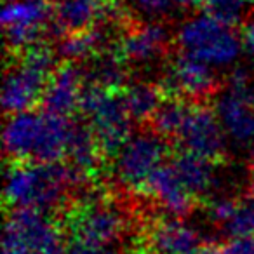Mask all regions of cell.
I'll return each instance as SVG.
<instances>
[{
    "mask_svg": "<svg viewBox=\"0 0 254 254\" xmlns=\"http://www.w3.org/2000/svg\"><path fill=\"white\" fill-rule=\"evenodd\" d=\"M191 106L193 105H190L187 99H181L180 96H169L167 99H164L160 103L159 110L150 119L152 120L153 131L162 134L164 138L176 139L185 120L190 115Z\"/></svg>",
    "mask_w": 254,
    "mask_h": 254,
    "instance_id": "obj_22",
    "label": "cell"
},
{
    "mask_svg": "<svg viewBox=\"0 0 254 254\" xmlns=\"http://www.w3.org/2000/svg\"><path fill=\"white\" fill-rule=\"evenodd\" d=\"M242 42H244V51H246L251 58H254V16H251V18L247 19L246 26H244Z\"/></svg>",
    "mask_w": 254,
    "mask_h": 254,
    "instance_id": "obj_32",
    "label": "cell"
},
{
    "mask_svg": "<svg viewBox=\"0 0 254 254\" xmlns=\"http://www.w3.org/2000/svg\"><path fill=\"white\" fill-rule=\"evenodd\" d=\"M200 4L204 5L205 12L232 26L239 25L247 9L253 7L251 0H200Z\"/></svg>",
    "mask_w": 254,
    "mask_h": 254,
    "instance_id": "obj_24",
    "label": "cell"
},
{
    "mask_svg": "<svg viewBox=\"0 0 254 254\" xmlns=\"http://www.w3.org/2000/svg\"><path fill=\"white\" fill-rule=\"evenodd\" d=\"M214 112L233 143L240 146L254 145V106L251 103L226 89L216 99Z\"/></svg>",
    "mask_w": 254,
    "mask_h": 254,
    "instance_id": "obj_14",
    "label": "cell"
},
{
    "mask_svg": "<svg viewBox=\"0 0 254 254\" xmlns=\"http://www.w3.org/2000/svg\"><path fill=\"white\" fill-rule=\"evenodd\" d=\"M87 180L89 174L71 164L18 162L5 173L4 198L12 209L49 212L63 204L70 188Z\"/></svg>",
    "mask_w": 254,
    "mask_h": 254,
    "instance_id": "obj_1",
    "label": "cell"
},
{
    "mask_svg": "<svg viewBox=\"0 0 254 254\" xmlns=\"http://www.w3.org/2000/svg\"><path fill=\"white\" fill-rule=\"evenodd\" d=\"M197 0H129V4L139 11L141 14L157 18V16H166L171 12L188 9L195 5Z\"/></svg>",
    "mask_w": 254,
    "mask_h": 254,
    "instance_id": "obj_26",
    "label": "cell"
},
{
    "mask_svg": "<svg viewBox=\"0 0 254 254\" xmlns=\"http://www.w3.org/2000/svg\"><path fill=\"white\" fill-rule=\"evenodd\" d=\"M126 61L127 60L122 53H101L99 51L87 71L89 84L119 91L127 78Z\"/></svg>",
    "mask_w": 254,
    "mask_h": 254,
    "instance_id": "obj_20",
    "label": "cell"
},
{
    "mask_svg": "<svg viewBox=\"0 0 254 254\" xmlns=\"http://www.w3.org/2000/svg\"><path fill=\"white\" fill-rule=\"evenodd\" d=\"M226 138L228 136L214 110L205 106H191L190 115L185 120L176 139L187 152L218 160L226 152Z\"/></svg>",
    "mask_w": 254,
    "mask_h": 254,
    "instance_id": "obj_10",
    "label": "cell"
},
{
    "mask_svg": "<svg viewBox=\"0 0 254 254\" xmlns=\"http://www.w3.org/2000/svg\"><path fill=\"white\" fill-rule=\"evenodd\" d=\"M68 225L75 240L96 246H110L126 230V218L117 207L92 200L71 212Z\"/></svg>",
    "mask_w": 254,
    "mask_h": 254,
    "instance_id": "obj_8",
    "label": "cell"
},
{
    "mask_svg": "<svg viewBox=\"0 0 254 254\" xmlns=\"http://www.w3.org/2000/svg\"><path fill=\"white\" fill-rule=\"evenodd\" d=\"M216 68L195 60L185 53H180L171 61L169 71L160 84L164 94L185 98H205L212 94L218 87V78L214 73Z\"/></svg>",
    "mask_w": 254,
    "mask_h": 254,
    "instance_id": "obj_11",
    "label": "cell"
},
{
    "mask_svg": "<svg viewBox=\"0 0 254 254\" xmlns=\"http://www.w3.org/2000/svg\"><path fill=\"white\" fill-rule=\"evenodd\" d=\"M61 254H120L119 251L112 249L110 246H96V244H87L75 240L73 244L66 246Z\"/></svg>",
    "mask_w": 254,
    "mask_h": 254,
    "instance_id": "obj_30",
    "label": "cell"
},
{
    "mask_svg": "<svg viewBox=\"0 0 254 254\" xmlns=\"http://www.w3.org/2000/svg\"><path fill=\"white\" fill-rule=\"evenodd\" d=\"M237 205H239V200H235V198L218 197V198H214V200L209 202L207 216L211 218L212 223L225 226L226 223L233 218V214H235Z\"/></svg>",
    "mask_w": 254,
    "mask_h": 254,
    "instance_id": "obj_28",
    "label": "cell"
},
{
    "mask_svg": "<svg viewBox=\"0 0 254 254\" xmlns=\"http://www.w3.org/2000/svg\"><path fill=\"white\" fill-rule=\"evenodd\" d=\"M169 146L162 134L146 131L134 134L113 155V174L127 188H143L150 176L164 164Z\"/></svg>",
    "mask_w": 254,
    "mask_h": 254,
    "instance_id": "obj_6",
    "label": "cell"
},
{
    "mask_svg": "<svg viewBox=\"0 0 254 254\" xmlns=\"http://www.w3.org/2000/svg\"><path fill=\"white\" fill-rule=\"evenodd\" d=\"M219 254H254V237H232L219 246Z\"/></svg>",
    "mask_w": 254,
    "mask_h": 254,
    "instance_id": "obj_29",
    "label": "cell"
},
{
    "mask_svg": "<svg viewBox=\"0 0 254 254\" xmlns=\"http://www.w3.org/2000/svg\"><path fill=\"white\" fill-rule=\"evenodd\" d=\"M146 193L164 209L169 216L183 218L193 209V195L187 190L173 166H160L143 185Z\"/></svg>",
    "mask_w": 254,
    "mask_h": 254,
    "instance_id": "obj_13",
    "label": "cell"
},
{
    "mask_svg": "<svg viewBox=\"0 0 254 254\" xmlns=\"http://www.w3.org/2000/svg\"><path fill=\"white\" fill-rule=\"evenodd\" d=\"M73 122L51 112L12 113L2 132L4 150L18 162H60L68 153Z\"/></svg>",
    "mask_w": 254,
    "mask_h": 254,
    "instance_id": "obj_2",
    "label": "cell"
},
{
    "mask_svg": "<svg viewBox=\"0 0 254 254\" xmlns=\"http://www.w3.org/2000/svg\"><path fill=\"white\" fill-rule=\"evenodd\" d=\"M176 42L181 53L212 68L232 66L244 49L242 37L233 26L209 12L185 19L178 28Z\"/></svg>",
    "mask_w": 254,
    "mask_h": 254,
    "instance_id": "obj_3",
    "label": "cell"
},
{
    "mask_svg": "<svg viewBox=\"0 0 254 254\" xmlns=\"http://www.w3.org/2000/svg\"><path fill=\"white\" fill-rule=\"evenodd\" d=\"M80 110L89 119L105 155H115L124 143L131 138L132 115L127 108L126 98L117 89H105L87 84L82 92Z\"/></svg>",
    "mask_w": 254,
    "mask_h": 254,
    "instance_id": "obj_5",
    "label": "cell"
},
{
    "mask_svg": "<svg viewBox=\"0 0 254 254\" xmlns=\"http://www.w3.org/2000/svg\"><path fill=\"white\" fill-rule=\"evenodd\" d=\"M113 5L108 0H58L54 5V25L61 33L92 28L98 19L112 18Z\"/></svg>",
    "mask_w": 254,
    "mask_h": 254,
    "instance_id": "obj_16",
    "label": "cell"
},
{
    "mask_svg": "<svg viewBox=\"0 0 254 254\" xmlns=\"http://www.w3.org/2000/svg\"><path fill=\"white\" fill-rule=\"evenodd\" d=\"M228 89L242 96L247 103L254 106V75L246 68H235L228 78Z\"/></svg>",
    "mask_w": 254,
    "mask_h": 254,
    "instance_id": "obj_27",
    "label": "cell"
},
{
    "mask_svg": "<svg viewBox=\"0 0 254 254\" xmlns=\"http://www.w3.org/2000/svg\"><path fill=\"white\" fill-rule=\"evenodd\" d=\"M228 237H254V191L239 200L233 218L223 226Z\"/></svg>",
    "mask_w": 254,
    "mask_h": 254,
    "instance_id": "obj_25",
    "label": "cell"
},
{
    "mask_svg": "<svg viewBox=\"0 0 254 254\" xmlns=\"http://www.w3.org/2000/svg\"><path fill=\"white\" fill-rule=\"evenodd\" d=\"M105 44V32L98 26L82 30V32L66 33L63 40L58 46V53L66 61H84L92 58L101 51Z\"/></svg>",
    "mask_w": 254,
    "mask_h": 254,
    "instance_id": "obj_21",
    "label": "cell"
},
{
    "mask_svg": "<svg viewBox=\"0 0 254 254\" xmlns=\"http://www.w3.org/2000/svg\"><path fill=\"white\" fill-rule=\"evenodd\" d=\"M84 75L73 61L58 66L49 77L42 96V108L54 115L70 117L80 110L82 92H84Z\"/></svg>",
    "mask_w": 254,
    "mask_h": 254,
    "instance_id": "obj_12",
    "label": "cell"
},
{
    "mask_svg": "<svg viewBox=\"0 0 254 254\" xmlns=\"http://www.w3.org/2000/svg\"><path fill=\"white\" fill-rule=\"evenodd\" d=\"M138 254H148V253H138Z\"/></svg>",
    "mask_w": 254,
    "mask_h": 254,
    "instance_id": "obj_35",
    "label": "cell"
},
{
    "mask_svg": "<svg viewBox=\"0 0 254 254\" xmlns=\"http://www.w3.org/2000/svg\"><path fill=\"white\" fill-rule=\"evenodd\" d=\"M4 235L26 244L39 254H61L64 249L58 225L47 212L37 209H12Z\"/></svg>",
    "mask_w": 254,
    "mask_h": 254,
    "instance_id": "obj_9",
    "label": "cell"
},
{
    "mask_svg": "<svg viewBox=\"0 0 254 254\" xmlns=\"http://www.w3.org/2000/svg\"><path fill=\"white\" fill-rule=\"evenodd\" d=\"M251 171H253V176H254V148H253V155H251Z\"/></svg>",
    "mask_w": 254,
    "mask_h": 254,
    "instance_id": "obj_34",
    "label": "cell"
},
{
    "mask_svg": "<svg viewBox=\"0 0 254 254\" xmlns=\"http://www.w3.org/2000/svg\"><path fill=\"white\" fill-rule=\"evenodd\" d=\"M127 108L134 120H148L159 110L164 101V92L160 85H153L148 82H136L124 91Z\"/></svg>",
    "mask_w": 254,
    "mask_h": 254,
    "instance_id": "obj_23",
    "label": "cell"
},
{
    "mask_svg": "<svg viewBox=\"0 0 254 254\" xmlns=\"http://www.w3.org/2000/svg\"><path fill=\"white\" fill-rule=\"evenodd\" d=\"M101 153V145H99L91 126H82V124L73 122V131H71L66 153V159H70L71 166L91 176L96 171V166L99 164Z\"/></svg>",
    "mask_w": 254,
    "mask_h": 254,
    "instance_id": "obj_19",
    "label": "cell"
},
{
    "mask_svg": "<svg viewBox=\"0 0 254 254\" xmlns=\"http://www.w3.org/2000/svg\"><path fill=\"white\" fill-rule=\"evenodd\" d=\"M2 254H39V253H35V251H33L32 247L26 246V244L4 235V242H2Z\"/></svg>",
    "mask_w": 254,
    "mask_h": 254,
    "instance_id": "obj_31",
    "label": "cell"
},
{
    "mask_svg": "<svg viewBox=\"0 0 254 254\" xmlns=\"http://www.w3.org/2000/svg\"><path fill=\"white\" fill-rule=\"evenodd\" d=\"M167 46V32L160 23H145L124 37L120 53L132 63H152Z\"/></svg>",
    "mask_w": 254,
    "mask_h": 254,
    "instance_id": "obj_17",
    "label": "cell"
},
{
    "mask_svg": "<svg viewBox=\"0 0 254 254\" xmlns=\"http://www.w3.org/2000/svg\"><path fill=\"white\" fill-rule=\"evenodd\" d=\"M53 14L51 0H5L2 25L9 49L25 51L39 44Z\"/></svg>",
    "mask_w": 254,
    "mask_h": 254,
    "instance_id": "obj_7",
    "label": "cell"
},
{
    "mask_svg": "<svg viewBox=\"0 0 254 254\" xmlns=\"http://www.w3.org/2000/svg\"><path fill=\"white\" fill-rule=\"evenodd\" d=\"M56 70V53L46 44H35L23 53L19 64L5 73L2 108L5 113L32 110L42 99L49 77Z\"/></svg>",
    "mask_w": 254,
    "mask_h": 254,
    "instance_id": "obj_4",
    "label": "cell"
},
{
    "mask_svg": "<svg viewBox=\"0 0 254 254\" xmlns=\"http://www.w3.org/2000/svg\"><path fill=\"white\" fill-rule=\"evenodd\" d=\"M171 166L193 197L207 195L216 187L218 173H216L214 160L183 150L180 155L174 157Z\"/></svg>",
    "mask_w": 254,
    "mask_h": 254,
    "instance_id": "obj_18",
    "label": "cell"
},
{
    "mask_svg": "<svg viewBox=\"0 0 254 254\" xmlns=\"http://www.w3.org/2000/svg\"><path fill=\"white\" fill-rule=\"evenodd\" d=\"M153 254H197L202 249V235L180 218L157 221L148 233Z\"/></svg>",
    "mask_w": 254,
    "mask_h": 254,
    "instance_id": "obj_15",
    "label": "cell"
},
{
    "mask_svg": "<svg viewBox=\"0 0 254 254\" xmlns=\"http://www.w3.org/2000/svg\"><path fill=\"white\" fill-rule=\"evenodd\" d=\"M197 254H219V247H202Z\"/></svg>",
    "mask_w": 254,
    "mask_h": 254,
    "instance_id": "obj_33",
    "label": "cell"
}]
</instances>
